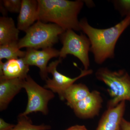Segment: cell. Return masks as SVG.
Here are the masks:
<instances>
[{
    "instance_id": "obj_1",
    "label": "cell",
    "mask_w": 130,
    "mask_h": 130,
    "mask_svg": "<svg viewBox=\"0 0 130 130\" xmlns=\"http://www.w3.org/2000/svg\"><path fill=\"white\" fill-rule=\"evenodd\" d=\"M130 25V17H126L110 28L99 29L92 27L86 19L79 21V26L90 41V51L96 63L102 64L108 59L114 58L116 43L123 32Z\"/></svg>"
},
{
    "instance_id": "obj_2",
    "label": "cell",
    "mask_w": 130,
    "mask_h": 130,
    "mask_svg": "<svg viewBox=\"0 0 130 130\" xmlns=\"http://www.w3.org/2000/svg\"><path fill=\"white\" fill-rule=\"evenodd\" d=\"M37 21L51 22L68 30H81L78 16L84 2L68 0H38Z\"/></svg>"
},
{
    "instance_id": "obj_3",
    "label": "cell",
    "mask_w": 130,
    "mask_h": 130,
    "mask_svg": "<svg viewBox=\"0 0 130 130\" xmlns=\"http://www.w3.org/2000/svg\"><path fill=\"white\" fill-rule=\"evenodd\" d=\"M65 31L55 24L37 21L26 31L25 36L19 40V47L37 50L52 47Z\"/></svg>"
},
{
    "instance_id": "obj_4",
    "label": "cell",
    "mask_w": 130,
    "mask_h": 130,
    "mask_svg": "<svg viewBox=\"0 0 130 130\" xmlns=\"http://www.w3.org/2000/svg\"><path fill=\"white\" fill-rule=\"evenodd\" d=\"M95 76L108 87V91L111 99L108 103L107 107L115 106L123 101L130 103V76L126 71H112L102 67L96 71Z\"/></svg>"
},
{
    "instance_id": "obj_5",
    "label": "cell",
    "mask_w": 130,
    "mask_h": 130,
    "mask_svg": "<svg viewBox=\"0 0 130 130\" xmlns=\"http://www.w3.org/2000/svg\"><path fill=\"white\" fill-rule=\"evenodd\" d=\"M60 38L63 44L60 51V59H62L68 55H72L81 61L84 70H89L91 44L88 38L82 34L77 35L72 30H68L60 35Z\"/></svg>"
},
{
    "instance_id": "obj_6",
    "label": "cell",
    "mask_w": 130,
    "mask_h": 130,
    "mask_svg": "<svg viewBox=\"0 0 130 130\" xmlns=\"http://www.w3.org/2000/svg\"><path fill=\"white\" fill-rule=\"evenodd\" d=\"M23 88L28 96V103L24 111L20 115L27 116L38 112L47 115L48 102L55 96L53 92L40 86L29 75L24 80Z\"/></svg>"
},
{
    "instance_id": "obj_7",
    "label": "cell",
    "mask_w": 130,
    "mask_h": 130,
    "mask_svg": "<svg viewBox=\"0 0 130 130\" xmlns=\"http://www.w3.org/2000/svg\"><path fill=\"white\" fill-rule=\"evenodd\" d=\"M62 61V59L52 61L47 67L48 72L51 73L53 75L52 79L48 78L46 80V84L44 88L48 89L53 93H57L59 96L66 89L74 84L78 79L81 78L92 74L93 70H84L81 71L79 76L74 78L67 76L61 74L57 71L58 65Z\"/></svg>"
},
{
    "instance_id": "obj_8",
    "label": "cell",
    "mask_w": 130,
    "mask_h": 130,
    "mask_svg": "<svg viewBox=\"0 0 130 130\" xmlns=\"http://www.w3.org/2000/svg\"><path fill=\"white\" fill-rule=\"evenodd\" d=\"M103 102L101 93L93 90L85 98L75 104L72 109L79 118L91 119L99 115Z\"/></svg>"
},
{
    "instance_id": "obj_9",
    "label": "cell",
    "mask_w": 130,
    "mask_h": 130,
    "mask_svg": "<svg viewBox=\"0 0 130 130\" xmlns=\"http://www.w3.org/2000/svg\"><path fill=\"white\" fill-rule=\"evenodd\" d=\"M125 107V101L120 103L115 106L108 107L103 114L96 130H120Z\"/></svg>"
},
{
    "instance_id": "obj_10",
    "label": "cell",
    "mask_w": 130,
    "mask_h": 130,
    "mask_svg": "<svg viewBox=\"0 0 130 130\" xmlns=\"http://www.w3.org/2000/svg\"><path fill=\"white\" fill-rule=\"evenodd\" d=\"M25 79L0 77V110L3 111L14 96L23 88Z\"/></svg>"
},
{
    "instance_id": "obj_11",
    "label": "cell",
    "mask_w": 130,
    "mask_h": 130,
    "mask_svg": "<svg viewBox=\"0 0 130 130\" xmlns=\"http://www.w3.org/2000/svg\"><path fill=\"white\" fill-rule=\"evenodd\" d=\"M29 67L23 58L10 60L5 63L0 61V77L25 79L28 76Z\"/></svg>"
},
{
    "instance_id": "obj_12",
    "label": "cell",
    "mask_w": 130,
    "mask_h": 130,
    "mask_svg": "<svg viewBox=\"0 0 130 130\" xmlns=\"http://www.w3.org/2000/svg\"><path fill=\"white\" fill-rule=\"evenodd\" d=\"M38 3L35 0H22L19 13L17 27L19 30L26 32L37 21Z\"/></svg>"
},
{
    "instance_id": "obj_13",
    "label": "cell",
    "mask_w": 130,
    "mask_h": 130,
    "mask_svg": "<svg viewBox=\"0 0 130 130\" xmlns=\"http://www.w3.org/2000/svg\"><path fill=\"white\" fill-rule=\"evenodd\" d=\"M90 91L85 85L74 84L70 86L59 96L62 100H66L68 106L71 108L75 104L88 95Z\"/></svg>"
},
{
    "instance_id": "obj_14",
    "label": "cell",
    "mask_w": 130,
    "mask_h": 130,
    "mask_svg": "<svg viewBox=\"0 0 130 130\" xmlns=\"http://www.w3.org/2000/svg\"><path fill=\"white\" fill-rule=\"evenodd\" d=\"M20 30L11 18H0V45L19 41Z\"/></svg>"
},
{
    "instance_id": "obj_15",
    "label": "cell",
    "mask_w": 130,
    "mask_h": 130,
    "mask_svg": "<svg viewBox=\"0 0 130 130\" xmlns=\"http://www.w3.org/2000/svg\"><path fill=\"white\" fill-rule=\"evenodd\" d=\"M24 57V61L26 64L33 66L37 60L46 57L51 58L59 56L60 51L53 47L48 48L41 50L32 48H27Z\"/></svg>"
},
{
    "instance_id": "obj_16",
    "label": "cell",
    "mask_w": 130,
    "mask_h": 130,
    "mask_svg": "<svg viewBox=\"0 0 130 130\" xmlns=\"http://www.w3.org/2000/svg\"><path fill=\"white\" fill-rule=\"evenodd\" d=\"M25 53V51H21L19 47L18 41L0 45V61L23 58Z\"/></svg>"
},
{
    "instance_id": "obj_17",
    "label": "cell",
    "mask_w": 130,
    "mask_h": 130,
    "mask_svg": "<svg viewBox=\"0 0 130 130\" xmlns=\"http://www.w3.org/2000/svg\"><path fill=\"white\" fill-rule=\"evenodd\" d=\"M50 126L44 124L39 125L32 124L30 119L27 116L19 115L18 123L12 130H49Z\"/></svg>"
},
{
    "instance_id": "obj_18",
    "label": "cell",
    "mask_w": 130,
    "mask_h": 130,
    "mask_svg": "<svg viewBox=\"0 0 130 130\" xmlns=\"http://www.w3.org/2000/svg\"><path fill=\"white\" fill-rule=\"evenodd\" d=\"M111 2L121 16L130 17V0H114Z\"/></svg>"
},
{
    "instance_id": "obj_19",
    "label": "cell",
    "mask_w": 130,
    "mask_h": 130,
    "mask_svg": "<svg viewBox=\"0 0 130 130\" xmlns=\"http://www.w3.org/2000/svg\"><path fill=\"white\" fill-rule=\"evenodd\" d=\"M2 5L6 11L14 13H19L21 9L22 1L20 0H4Z\"/></svg>"
},
{
    "instance_id": "obj_20",
    "label": "cell",
    "mask_w": 130,
    "mask_h": 130,
    "mask_svg": "<svg viewBox=\"0 0 130 130\" xmlns=\"http://www.w3.org/2000/svg\"><path fill=\"white\" fill-rule=\"evenodd\" d=\"M15 125L7 123L2 118H0V130H12Z\"/></svg>"
},
{
    "instance_id": "obj_21",
    "label": "cell",
    "mask_w": 130,
    "mask_h": 130,
    "mask_svg": "<svg viewBox=\"0 0 130 130\" xmlns=\"http://www.w3.org/2000/svg\"><path fill=\"white\" fill-rule=\"evenodd\" d=\"M120 130H130V122L123 118L121 121Z\"/></svg>"
},
{
    "instance_id": "obj_22",
    "label": "cell",
    "mask_w": 130,
    "mask_h": 130,
    "mask_svg": "<svg viewBox=\"0 0 130 130\" xmlns=\"http://www.w3.org/2000/svg\"><path fill=\"white\" fill-rule=\"evenodd\" d=\"M66 130H89L85 126L83 125H76L71 126Z\"/></svg>"
}]
</instances>
